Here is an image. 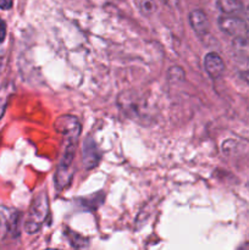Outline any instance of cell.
<instances>
[{
  "mask_svg": "<svg viewBox=\"0 0 249 250\" xmlns=\"http://www.w3.org/2000/svg\"><path fill=\"white\" fill-rule=\"evenodd\" d=\"M189 22L198 36H205L209 32V20L203 10H193L189 14Z\"/></svg>",
  "mask_w": 249,
  "mask_h": 250,
  "instance_id": "52a82bcc",
  "label": "cell"
},
{
  "mask_svg": "<svg viewBox=\"0 0 249 250\" xmlns=\"http://www.w3.org/2000/svg\"><path fill=\"white\" fill-rule=\"evenodd\" d=\"M49 214V203L45 193L37 195L36 199L29 208L26 222H24V231L29 234H34L41 229Z\"/></svg>",
  "mask_w": 249,
  "mask_h": 250,
  "instance_id": "6da1fadb",
  "label": "cell"
},
{
  "mask_svg": "<svg viewBox=\"0 0 249 250\" xmlns=\"http://www.w3.org/2000/svg\"><path fill=\"white\" fill-rule=\"evenodd\" d=\"M45 250H61V249H45Z\"/></svg>",
  "mask_w": 249,
  "mask_h": 250,
  "instance_id": "9a60e30c",
  "label": "cell"
},
{
  "mask_svg": "<svg viewBox=\"0 0 249 250\" xmlns=\"http://www.w3.org/2000/svg\"><path fill=\"white\" fill-rule=\"evenodd\" d=\"M12 7V0H0V9L10 10Z\"/></svg>",
  "mask_w": 249,
  "mask_h": 250,
  "instance_id": "4fadbf2b",
  "label": "cell"
},
{
  "mask_svg": "<svg viewBox=\"0 0 249 250\" xmlns=\"http://www.w3.org/2000/svg\"><path fill=\"white\" fill-rule=\"evenodd\" d=\"M6 37V23L0 19V43H2Z\"/></svg>",
  "mask_w": 249,
  "mask_h": 250,
  "instance_id": "7c38bea8",
  "label": "cell"
},
{
  "mask_svg": "<svg viewBox=\"0 0 249 250\" xmlns=\"http://www.w3.org/2000/svg\"><path fill=\"white\" fill-rule=\"evenodd\" d=\"M141 10L145 15H153L158 10V2L155 0H142Z\"/></svg>",
  "mask_w": 249,
  "mask_h": 250,
  "instance_id": "9c48e42d",
  "label": "cell"
},
{
  "mask_svg": "<svg viewBox=\"0 0 249 250\" xmlns=\"http://www.w3.org/2000/svg\"><path fill=\"white\" fill-rule=\"evenodd\" d=\"M55 129L63 136L65 146H77L81 129H82L77 117L71 116V115H62L56 119Z\"/></svg>",
  "mask_w": 249,
  "mask_h": 250,
  "instance_id": "7a4b0ae2",
  "label": "cell"
},
{
  "mask_svg": "<svg viewBox=\"0 0 249 250\" xmlns=\"http://www.w3.org/2000/svg\"><path fill=\"white\" fill-rule=\"evenodd\" d=\"M246 17H247V20L249 21V5L247 6V9H246Z\"/></svg>",
  "mask_w": 249,
  "mask_h": 250,
  "instance_id": "5bb4252c",
  "label": "cell"
},
{
  "mask_svg": "<svg viewBox=\"0 0 249 250\" xmlns=\"http://www.w3.org/2000/svg\"><path fill=\"white\" fill-rule=\"evenodd\" d=\"M217 23H219V28L224 33L234 37V38H243L249 31L246 21H243L239 17L229 16V15L220 16Z\"/></svg>",
  "mask_w": 249,
  "mask_h": 250,
  "instance_id": "277c9868",
  "label": "cell"
},
{
  "mask_svg": "<svg viewBox=\"0 0 249 250\" xmlns=\"http://www.w3.org/2000/svg\"><path fill=\"white\" fill-rule=\"evenodd\" d=\"M204 67L211 78H220L225 72V62L217 53H208L204 58Z\"/></svg>",
  "mask_w": 249,
  "mask_h": 250,
  "instance_id": "5b68a950",
  "label": "cell"
},
{
  "mask_svg": "<svg viewBox=\"0 0 249 250\" xmlns=\"http://www.w3.org/2000/svg\"><path fill=\"white\" fill-rule=\"evenodd\" d=\"M75 149L76 146H65L63 155L61 158L60 163H59L58 170L55 172V186L58 189H62V188L67 187L70 185L71 180H72V164L73 159H75Z\"/></svg>",
  "mask_w": 249,
  "mask_h": 250,
  "instance_id": "3957f363",
  "label": "cell"
},
{
  "mask_svg": "<svg viewBox=\"0 0 249 250\" xmlns=\"http://www.w3.org/2000/svg\"><path fill=\"white\" fill-rule=\"evenodd\" d=\"M217 7L224 14L231 16L232 14H237L243 9V2L242 0H217Z\"/></svg>",
  "mask_w": 249,
  "mask_h": 250,
  "instance_id": "ba28073f",
  "label": "cell"
},
{
  "mask_svg": "<svg viewBox=\"0 0 249 250\" xmlns=\"http://www.w3.org/2000/svg\"><path fill=\"white\" fill-rule=\"evenodd\" d=\"M237 72L239 77L249 84V60H243L237 65Z\"/></svg>",
  "mask_w": 249,
  "mask_h": 250,
  "instance_id": "30bf717a",
  "label": "cell"
},
{
  "mask_svg": "<svg viewBox=\"0 0 249 250\" xmlns=\"http://www.w3.org/2000/svg\"><path fill=\"white\" fill-rule=\"evenodd\" d=\"M9 97H10V88L9 87L1 88V89H0V119H1L5 110H6Z\"/></svg>",
  "mask_w": 249,
  "mask_h": 250,
  "instance_id": "8fae6325",
  "label": "cell"
},
{
  "mask_svg": "<svg viewBox=\"0 0 249 250\" xmlns=\"http://www.w3.org/2000/svg\"><path fill=\"white\" fill-rule=\"evenodd\" d=\"M83 165L85 168L95 167L100 160V153L98 150V146L92 138H88L83 144Z\"/></svg>",
  "mask_w": 249,
  "mask_h": 250,
  "instance_id": "8992f818",
  "label": "cell"
}]
</instances>
